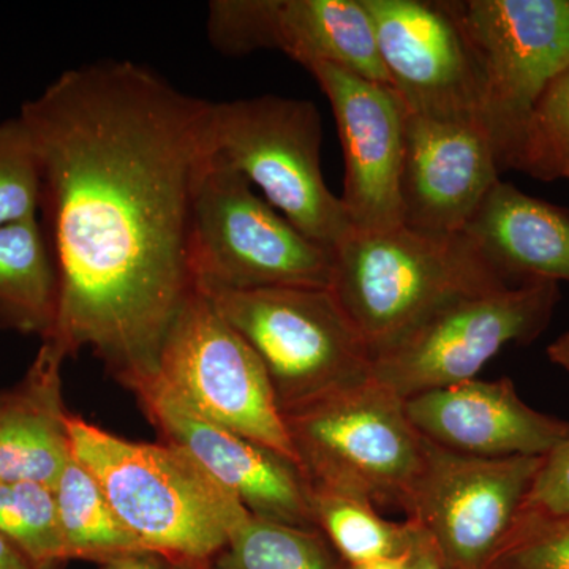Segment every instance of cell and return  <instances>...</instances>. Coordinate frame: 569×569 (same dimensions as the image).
Masks as SVG:
<instances>
[{"instance_id":"obj_27","label":"cell","mask_w":569,"mask_h":569,"mask_svg":"<svg viewBox=\"0 0 569 569\" xmlns=\"http://www.w3.org/2000/svg\"><path fill=\"white\" fill-rule=\"evenodd\" d=\"M492 569H569V512L516 519Z\"/></svg>"},{"instance_id":"obj_24","label":"cell","mask_w":569,"mask_h":569,"mask_svg":"<svg viewBox=\"0 0 569 569\" xmlns=\"http://www.w3.org/2000/svg\"><path fill=\"white\" fill-rule=\"evenodd\" d=\"M0 535L39 569H62L69 561L54 490L39 482L0 481Z\"/></svg>"},{"instance_id":"obj_1","label":"cell","mask_w":569,"mask_h":569,"mask_svg":"<svg viewBox=\"0 0 569 569\" xmlns=\"http://www.w3.org/2000/svg\"><path fill=\"white\" fill-rule=\"evenodd\" d=\"M209 110L156 71L103 61L63 71L18 114L59 271L48 340L67 358L88 348L132 392L159 376L164 340L197 290L190 227Z\"/></svg>"},{"instance_id":"obj_26","label":"cell","mask_w":569,"mask_h":569,"mask_svg":"<svg viewBox=\"0 0 569 569\" xmlns=\"http://www.w3.org/2000/svg\"><path fill=\"white\" fill-rule=\"evenodd\" d=\"M41 174L20 116L0 121V227L40 216Z\"/></svg>"},{"instance_id":"obj_5","label":"cell","mask_w":569,"mask_h":569,"mask_svg":"<svg viewBox=\"0 0 569 569\" xmlns=\"http://www.w3.org/2000/svg\"><path fill=\"white\" fill-rule=\"evenodd\" d=\"M316 104L280 96L211 103L209 157L241 174L302 234L335 250L353 231L321 170Z\"/></svg>"},{"instance_id":"obj_4","label":"cell","mask_w":569,"mask_h":569,"mask_svg":"<svg viewBox=\"0 0 569 569\" xmlns=\"http://www.w3.org/2000/svg\"><path fill=\"white\" fill-rule=\"evenodd\" d=\"M307 485L407 511L426 462V438L406 400L376 378L282 415Z\"/></svg>"},{"instance_id":"obj_23","label":"cell","mask_w":569,"mask_h":569,"mask_svg":"<svg viewBox=\"0 0 569 569\" xmlns=\"http://www.w3.org/2000/svg\"><path fill=\"white\" fill-rule=\"evenodd\" d=\"M211 569H348L318 529L249 516L213 557Z\"/></svg>"},{"instance_id":"obj_6","label":"cell","mask_w":569,"mask_h":569,"mask_svg":"<svg viewBox=\"0 0 569 569\" xmlns=\"http://www.w3.org/2000/svg\"><path fill=\"white\" fill-rule=\"evenodd\" d=\"M260 358L280 411L372 380V356L329 288L203 291Z\"/></svg>"},{"instance_id":"obj_31","label":"cell","mask_w":569,"mask_h":569,"mask_svg":"<svg viewBox=\"0 0 569 569\" xmlns=\"http://www.w3.org/2000/svg\"><path fill=\"white\" fill-rule=\"evenodd\" d=\"M0 569H39L0 535Z\"/></svg>"},{"instance_id":"obj_16","label":"cell","mask_w":569,"mask_h":569,"mask_svg":"<svg viewBox=\"0 0 569 569\" xmlns=\"http://www.w3.org/2000/svg\"><path fill=\"white\" fill-rule=\"evenodd\" d=\"M498 181L496 151L478 118L407 112L400 171L406 227L426 233H462Z\"/></svg>"},{"instance_id":"obj_20","label":"cell","mask_w":569,"mask_h":569,"mask_svg":"<svg viewBox=\"0 0 569 569\" xmlns=\"http://www.w3.org/2000/svg\"><path fill=\"white\" fill-rule=\"evenodd\" d=\"M59 271L40 216L0 227V328L50 339Z\"/></svg>"},{"instance_id":"obj_10","label":"cell","mask_w":569,"mask_h":569,"mask_svg":"<svg viewBox=\"0 0 569 569\" xmlns=\"http://www.w3.org/2000/svg\"><path fill=\"white\" fill-rule=\"evenodd\" d=\"M157 378L200 417L295 460L260 358L203 291L194 290L176 318Z\"/></svg>"},{"instance_id":"obj_33","label":"cell","mask_w":569,"mask_h":569,"mask_svg":"<svg viewBox=\"0 0 569 569\" xmlns=\"http://www.w3.org/2000/svg\"><path fill=\"white\" fill-rule=\"evenodd\" d=\"M406 557L400 559L377 561V563L361 565V567H348V569H403Z\"/></svg>"},{"instance_id":"obj_34","label":"cell","mask_w":569,"mask_h":569,"mask_svg":"<svg viewBox=\"0 0 569 569\" xmlns=\"http://www.w3.org/2000/svg\"><path fill=\"white\" fill-rule=\"evenodd\" d=\"M168 569H192V568L182 567V565H170V567H168Z\"/></svg>"},{"instance_id":"obj_35","label":"cell","mask_w":569,"mask_h":569,"mask_svg":"<svg viewBox=\"0 0 569 569\" xmlns=\"http://www.w3.org/2000/svg\"><path fill=\"white\" fill-rule=\"evenodd\" d=\"M3 395H6V391H0V406H2Z\"/></svg>"},{"instance_id":"obj_19","label":"cell","mask_w":569,"mask_h":569,"mask_svg":"<svg viewBox=\"0 0 569 569\" xmlns=\"http://www.w3.org/2000/svg\"><path fill=\"white\" fill-rule=\"evenodd\" d=\"M67 356L51 340L41 342L26 376L0 406V481H31L54 489L69 466L70 411L63 406L62 365Z\"/></svg>"},{"instance_id":"obj_12","label":"cell","mask_w":569,"mask_h":569,"mask_svg":"<svg viewBox=\"0 0 569 569\" xmlns=\"http://www.w3.org/2000/svg\"><path fill=\"white\" fill-rule=\"evenodd\" d=\"M208 37L230 58L280 51L306 70L331 63L391 86L362 0H213Z\"/></svg>"},{"instance_id":"obj_2","label":"cell","mask_w":569,"mask_h":569,"mask_svg":"<svg viewBox=\"0 0 569 569\" xmlns=\"http://www.w3.org/2000/svg\"><path fill=\"white\" fill-rule=\"evenodd\" d=\"M71 452L146 552L170 565L211 569L249 519L244 505L182 449L127 440L77 415L67 419Z\"/></svg>"},{"instance_id":"obj_28","label":"cell","mask_w":569,"mask_h":569,"mask_svg":"<svg viewBox=\"0 0 569 569\" xmlns=\"http://www.w3.org/2000/svg\"><path fill=\"white\" fill-rule=\"evenodd\" d=\"M569 512V440L546 456L518 518H550Z\"/></svg>"},{"instance_id":"obj_36","label":"cell","mask_w":569,"mask_h":569,"mask_svg":"<svg viewBox=\"0 0 569 569\" xmlns=\"http://www.w3.org/2000/svg\"><path fill=\"white\" fill-rule=\"evenodd\" d=\"M567 179H568V181H569V174L567 176Z\"/></svg>"},{"instance_id":"obj_25","label":"cell","mask_w":569,"mask_h":569,"mask_svg":"<svg viewBox=\"0 0 569 569\" xmlns=\"http://www.w3.org/2000/svg\"><path fill=\"white\" fill-rule=\"evenodd\" d=\"M512 170L552 182L569 174V66L535 103Z\"/></svg>"},{"instance_id":"obj_13","label":"cell","mask_w":569,"mask_h":569,"mask_svg":"<svg viewBox=\"0 0 569 569\" xmlns=\"http://www.w3.org/2000/svg\"><path fill=\"white\" fill-rule=\"evenodd\" d=\"M133 395L162 441L187 452L250 515L317 529L309 485L295 460L194 413L159 378Z\"/></svg>"},{"instance_id":"obj_3","label":"cell","mask_w":569,"mask_h":569,"mask_svg":"<svg viewBox=\"0 0 569 569\" xmlns=\"http://www.w3.org/2000/svg\"><path fill=\"white\" fill-rule=\"evenodd\" d=\"M332 254L329 291L372 358L438 307L508 284L463 231H351Z\"/></svg>"},{"instance_id":"obj_30","label":"cell","mask_w":569,"mask_h":569,"mask_svg":"<svg viewBox=\"0 0 569 569\" xmlns=\"http://www.w3.org/2000/svg\"><path fill=\"white\" fill-rule=\"evenodd\" d=\"M168 567L170 563L167 560L151 552L134 553V556L103 565V569H168Z\"/></svg>"},{"instance_id":"obj_21","label":"cell","mask_w":569,"mask_h":569,"mask_svg":"<svg viewBox=\"0 0 569 569\" xmlns=\"http://www.w3.org/2000/svg\"><path fill=\"white\" fill-rule=\"evenodd\" d=\"M52 490L67 559L103 567L146 552L118 518L91 471L77 459L71 458Z\"/></svg>"},{"instance_id":"obj_15","label":"cell","mask_w":569,"mask_h":569,"mask_svg":"<svg viewBox=\"0 0 569 569\" xmlns=\"http://www.w3.org/2000/svg\"><path fill=\"white\" fill-rule=\"evenodd\" d=\"M378 52L407 112L427 118H478L473 56L448 2L362 0Z\"/></svg>"},{"instance_id":"obj_18","label":"cell","mask_w":569,"mask_h":569,"mask_svg":"<svg viewBox=\"0 0 569 569\" xmlns=\"http://www.w3.org/2000/svg\"><path fill=\"white\" fill-rule=\"evenodd\" d=\"M463 233L503 282H569V211L498 181Z\"/></svg>"},{"instance_id":"obj_11","label":"cell","mask_w":569,"mask_h":569,"mask_svg":"<svg viewBox=\"0 0 569 569\" xmlns=\"http://www.w3.org/2000/svg\"><path fill=\"white\" fill-rule=\"evenodd\" d=\"M426 441L407 519L426 531L441 568L492 569L545 458H470Z\"/></svg>"},{"instance_id":"obj_17","label":"cell","mask_w":569,"mask_h":569,"mask_svg":"<svg viewBox=\"0 0 569 569\" xmlns=\"http://www.w3.org/2000/svg\"><path fill=\"white\" fill-rule=\"evenodd\" d=\"M406 413L430 443L470 458H546L569 440V421L527 406L509 378L408 397Z\"/></svg>"},{"instance_id":"obj_14","label":"cell","mask_w":569,"mask_h":569,"mask_svg":"<svg viewBox=\"0 0 569 569\" xmlns=\"http://www.w3.org/2000/svg\"><path fill=\"white\" fill-rule=\"evenodd\" d=\"M335 112L346 183L340 197L353 231L391 230L402 223L400 171L407 110L391 86L331 63L307 69Z\"/></svg>"},{"instance_id":"obj_22","label":"cell","mask_w":569,"mask_h":569,"mask_svg":"<svg viewBox=\"0 0 569 569\" xmlns=\"http://www.w3.org/2000/svg\"><path fill=\"white\" fill-rule=\"evenodd\" d=\"M313 523L347 567L406 557L413 523L385 519L362 498L309 488Z\"/></svg>"},{"instance_id":"obj_8","label":"cell","mask_w":569,"mask_h":569,"mask_svg":"<svg viewBox=\"0 0 569 569\" xmlns=\"http://www.w3.org/2000/svg\"><path fill=\"white\" fill-rule=\"evenodd\" d=\"M447 2L477 66L479 121L503 173L539 96L569 66V0Z\"/></svg>"},{"instance_id":"obj_29","label":"cell","mask_w":569,"mask_h":569,"mask_svg":"<svg viewBox=\"0 0 569 569\" xmlns=\"http://www.w3.org/2000/svg\"><path fill=\"white\" fill-rule=\"evenodd\" d=\"M411 523H413V537H411L403 569H443L438 560L436 548L426 531L413 520Z\"/></svg>"},{"instance_id":"obj_7","label":"cell","mask_w":569,"mask_h":569,"mask_svg":"<svg viewBox=\"0 0 569 569\" xmlns=\"http://www.w3.org/2000/svg\"><path fill=\"white\" fill-rule=\"evenodd\" d=\"M332 261V250L302 234L241 174L209 157L190 227L197 290L329 288Z\"/></svg>"},{"instance_id":"obj_9","label":"cell","mask_w":569,"mask_h":569,"mask_svg":"<svg viewBox=\"0 0 569 569\" xmlns=\"http://www.w3.org/2000/svg\"><path fill=\"white\" fill-rule=\"evenodd\" d=\"M559 301L549 280L459 296L373 355V378L403 400L473 380L501 348L537 340Z\"/></svg>"},{"instance_id":"obj_32","label":"cell","mask_w":569,"mask_h":569,"mask_svg":"<svg viewBox=\"0 0 569 569\" xmlns=\"http://www.w3.org/2000/svg\"><path fill=\"white\" fill-rule=\"evenodd\" d=\"M546 353L552 365L561 367L569 373V331L553 340Z\"/></svg>"}]
</instances>
